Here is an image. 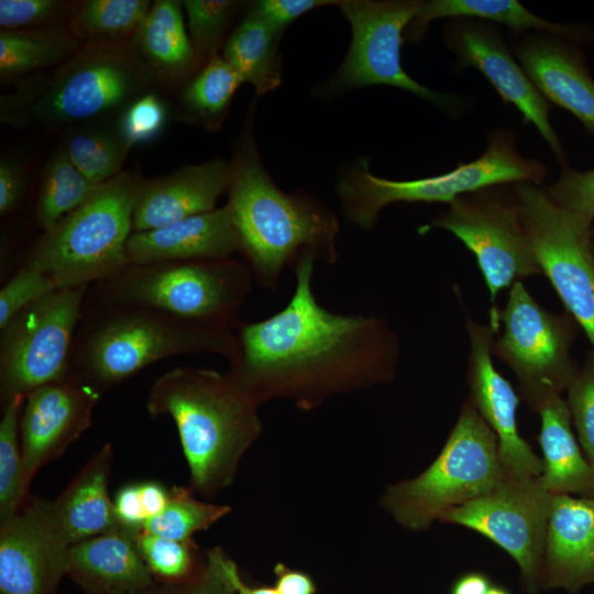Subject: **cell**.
Returning <instances> with one entry per match:
<instances>
[{"label": "cell", "mask_w": 594, "mask_h": 594, "mask_svg": "<svg viewBox=\"0 0 594 594\" xmlns=\"http://www.w3.org/2000/svg\"><path fill=\"white\" fill-rule=\"evenodd\" d=\"M315 263L305 257L294 267L295 289L284 308L234 327L237 350L227 373L258 405L279 398L312 410L333 395L396 377L400 341L391 323L321 306L312 290Z\"/></svg>", "instance_id": "obj_1"}, {"label": "cell", "mask_w": 594, "mask_h": 594, "mask_svg": "<svg viewBox=\"0 0 594 594\" xmlns=\"http://www.w3.org/2000/svg\"><path fill=\"white\" fill-rule=\"evenodd\" d=\"M231 169L227 207L253 280L274 290L287 265L294 268L305 257L337 262L336 213L309 196L286 194L275 185L261 162L251 127L237 146Z\"/></svg>", "instance_id": "obj_2"}, {"label": "cell", "mask_w": 594, "mask_h": 594, "mask_svg": "<svg viewBox=\"0 0 594 594\" xmlns=\"http://www.w3.org/2000/svg\"><path fill=\"white\" fill-rule=\"evenodd\" d=\"M258 406L228 373L191 366L158 376L146 400L152 417L174 420L191 490L204 497L233 483L242 457L263 431Z\"/></svg>", "instance_id": "obj_3"}, {"label": "cell", "mask_w": 594, "mask_h": 594, "mask_svg": "<svg viewBox=\"0 0 594 594\" xmlns=\"http://www.w3.org/2000/svg\"><path fill=\"white\" fill-rule=\"evenodd\" d=\"M235 350L233 328L147 306L85 299L72 349L70 377L102 394L161 360L188 353L230 360Z\"/></svg>", "instance_id": "obj_4"}, {"label": "cell", "mask_w": 594, "mask_h": 594, "mask_svg": "<svg viewBox=\"0 0 594 594\" xmlns=\"http://www.w3.org/2000/svg\"><path fill=\"white\" fill-rule=\"evenodd\" d=\"M143 179L121 172L78 208L44 231L25 265L50 276L57 288L91 286L129 264L127 243Z\"/></svg>", "instance_id": "obj_5"}, {"label": "cell", "mask_w": 594, "mask_h": 594, "mask_svg": "<svg viewBox=\"0 0 594 594\" xmlns=\"http://www.w3.org/2000/svg\"><path fill=\"white\" fill-rule=\"evenodd\" d=\"M252 282L246 264L232 257L130 264L89 286L86 299L147 306L187 320L234 329Z\"/></svg>", "instance_id": "obj_6"}, {"label": "cell", "mask_w": 594, "mask_h": 594, "mask_svg": "<svg viewBox=\"0 0 594 594\" xmlns=\"http://www.w3.org/2000/svg\"><path fill=\"white\" fill-rule=\"evenodd\" d=\"M547 174L546 164L519 153L512 130L498 128L488 135L480 157L460 163L450 172L413 180H389L373 175L363 160L341 174L337 193L345 218L356 227L370 230L381 211L391 204H450L459 196L488 186L540 185Z\"/></svg>", "instance_id": "obj_7"}, {"label": "cell", "mask_w": 594, "mask_h": 594, "mask_svg": "<svg viewBox=\"0 0 594 594\" xmlns=\"http://www.w3.org/2000/svg\"><path fill=\"white\" fill-rule=\"evenodd\" d=\"M505 477L497 439L468 396L435 461L419 475L387 486L381 504L402 527L422 531Z\"/></svg>", "instance_id": "obj_8"}, {"label": "cell", "mask_w": 594, "mask_h": 594, "mask_svg": "<svg viewBox=\"0 0 594 594\" xmlns=\"http://www.w3.org/2000/svg\"><path fill=\"white\" fill-rule=\"evenodd\" d=\"M488 317L503 324L492 354L513 372L520 399L537 413L548 398L562 395L578 370L571 358L579 326L573 317L542 307L522 282L509 288L503 308L492 306Z\"/></svg>", "instance_id": "obj_9"}, {"label": "cell", "mask_w": 594, "mask_h": 594, "mask_svg": "<svg viewBox=\"0 0 594 594\" xmlns=\"http://www.w3.org/2000/svg\"><path fill=\"white\" fill-rule=\"evenodd\" d=\"M420 235L443 229L474 255L490 299L527 277L542 275L525 230L514 184L495 185L459 196Z\"/></svg>", "instance_id": "obj_10"}, {"label": "cell", "mask_w": 594, "mask_h": 594, "mask_svg": "<svg viewBox=\"0 0 594 594\" xmlns=\"http://www.w3.org/2000/svg\"><path fill=\"white\" fill-rule=\"evenodd\" d=\"M89 286L57 288L0 329L2 403L70 377V355Z\"/></svg>", "instance_id": "obj_11"}, {"label": "cell", "mask_w": 594, "mask_h": 594, "mask_svg": "<svg viewBox=\"0 0 594 594\" xmlns=\"http://www.w3.org/2000/svg\"><path fill=\"white\" fill-rule=\"evenodd\" d=\"M514 189L542 275L594 352L593 224L554 204L540 185L516 183Z\"/></svg>", "instance_id": "obj_12"}, {"label": "cell", "mask_w": 594, "mask_h": 594, "mask_svg": "<svg viewBox=\"0 0 594 594\" xmlns=\"http://www.w3.org/2000/svg\"><path fill=\"white\" fill-rule=\"evenodd\" d=\"M150 80L129 43L86 44L62 64L34 99L31 112L51 125L121 113L146 94Z\"/></svg>", "instance_id": "obj_13"}, {"label": "cell", "mask_w": 594, "mask_h": 594, "mask_svg": "<svg viewBox=\"0 0 594 594\" xmlns=\"http://www.w3.org/2000/svg\"><path fill=\"white\" fill-rule=\"evenodd\" d=\"M338 6L351 25L352 41L326 92L384 85L407 90L447 112L458 111V97L420 85L402 66L404 33L420 0H345Z\"/></svg>", "instance_id": "obj_14"}, {"label": "cell", "mask_w": 594, "mask_h": 594, "mask_svg": "<svg viewBox=\"0 0 594 594\" xmlns=\"http://www.w3.org/2000/svg\"><path fill=\"white\" fill-rule=\"evenodd\" d=\"M551 497L539 477L506 476L485 494L443 513L439 521L490 539L516 562L524 592L538 594Z\"/></svg>", "instance_id": "obj_15"}, {"label": "cell", "mask_w": 594, "mask_h": 594, "mask_svg": "<svg viewBox=\"0 0 594 594\" xmlns=\"http://www.w3.org/2000/svg\"><path fill=\"white\" fill-rule=\"evenodd\" d=\"M444 41L458 65L476 68L502 100L514 105L525 123H532L558 162L568 166L566 154L550 122V105L506 45L499 29L474 19H451L443 28Z\"/></svg>", "instance_id": "obj_16"}, {"label": "cell", "mask_w": 594, "mask_h": 594, "mask_svg": "<svg viewBox=\"0 0 594 594\" xmlns=\"http://www.w3.org/2000/svg\"><path fill=\"white\" fill-rule=\"evenodd\" d=\"M469 338L466 382L469 397L497 439L504 473L513 479H535L542 472L541 458L520 436L517 409L520 397L493 363L492 344L498 331L465 316Z\"/></svg>", "instance_id": "obj_17"}, {"label": "cell", "mask_w": 594, "mask_h": 594, "mask_svg": "<svg viewBox=\"0 0 594 594\" xmlns=\"http://www.w3.org/2000/svg\"><path fill=\"white\" fill-rule=\"evenodd\" d=\"M101 393L73 377L26 395L20 417L22 479L25 490L36 472L59 458L91 425Z\"/></svg>", "instance_id": "obj_18"}, {"label": "cell", "mask_w": 594, "mask_h": 594, "mask_svg": "<svg viewBox=\"0 0 594 594\" xmlns=\"http://www.w3.org/2000/svg\"><path fill=\"white\" fill-rule=\"evenodd\" d=\"M68 547L33 499L0 528V593L52 594L66 574Z\"/></svg>", "instance_id": "obj_19"}, {"label": "cell", "mask_w": 594, "mask_h": 594, "mask_svg": "<svg viewBox=\"0 0 594 594\" xmlns=\"http://www.w3.org/2000/svg\"><path fill=\"white\" fill-rule=\"evenodd\" d=\"M512 47L541 95L572 113L594 138V78L578 44L549 33L527 32L514 33Z\"/></svg>", "instance_id": "obj_20"}, {"label": "cell", "mask_w": 594, "mask_h": 594, "mask_svg": "<svg viewBox=\"0 0 594 594\" xmlns=\"http://www.w3.org/2000/svg\"><path fill=\"white\" fill-rule=\"evenodd\" d=\"M231 179V163L215 158L143 180L133 209L132 229L147 231L212 211L219 197L229 190Z\"/></svg>", "instance_id": "obj_21"}, {"label": "cell", "mask_w": 594, "mask_h": 594, "mask_svg": "<svg viewBox=\"0 0 594 594\" xmlns=\"http://www.w3.org/2000/svg\"><path fill=\"white\" fill-rule=\"evenodd\" d=\"M594 583V499L553 494L541 590L578 593Z\"/></svg>", "instance_id": "obj_22"}, {"label": "cell", "mask_w": 594, "mask_h": 594, "mask_svg": "<svg viewBox=\"0 0 594 594\" xmlns=\"http://www.w3.org/2000/svg\"><path fill=\"white\" fill-rule=\"evenodd\" d=\"M240 240L227 205L174 223L131 233L129 264L221 260L240 252Z\"/></svg>", "instance_id": "obj_23"}, {"label": "cell", "mask_w": 594, "mask_h": 594, "mask_svg": "<svg viewBox=\"0 0 594 594\" xmlns=\"http://www.w3.org/2000/svg\"><path fill=\"white\" fill-rule=\"evenodd\" d=\"M110 443L99 449L55 501H44L45 516L66 547L120 527L108 493Z\"/></svg>", "instance_id": "obj_24"}, {"label": "cell", "mask_w": 594, "mask_h": 594, "mask_svg": "<svg viewBox=\"0 0 594 594\" xmlns=\"http://www.w3.org/2000/svg\"><path fill=\"white\" fill-rule=\"evenodd\" d=\"M132 532L122 527L69 547L66 574L99 594H128L154 586Z\"/></svg>", "instance_id": "obj_25"}, {"label": "cell", "mask_w": 594, "mask_h": 594, "mask_svg": "<svg viewBox=\"0 0 594 594\" xmlns=\"http://www.w3.org/2000/svg\"><path fill=\"white\" fill-rule=\"evenodd\" d=\"M182 7L175 0L154 1L129 42L147 77L165 86L177 85L198 68Z\"/></svg>", "instance_id": "obj_26"}, {"label": "cell", "mask_w": 594, "mask_h": 594, "mask_svg": "<svg viewBox=\"0 0 594 594\" xmlns=\"http://www.w3.org/2000/svg\"><path fill=\"white\" fill-rule=\"evenodd\" d=\"M537 414L540 417L541 484L552 495L594 499V466L579 443L565 398L562 395L548 398Z\"/></svg>", "instance_id": "obj_27"}, {"label": "cell", "mask_w": 594, "mask_h": 594, "mask_svg": "<svg viewBox=\"0 0 594 594\" xmlns=\"http://www.w3.org/2000/svg\"><path fill=\"white\" fill-rule=\"evenodd\" d=\"M474 19L501 24L516 34L542 32L561 36L578 45L593 44L594 30L583 24H560L546 20L516 0H429L405 31L404 40L419 41L428 24L437 19Z\"/></svg>", "instance_id": "obj_28"}, {"label": "cell", "mask_w": 594, "mask_h": 594, "mask_svg": "<svg viewBox=\"0 0 594 594\" xmlns=\"http://www.w3.org/2000/svg\"><path fill=\"white\" fill-rule=\"evenodd\" d=\"M279 33L261 20L246 14L223 44L222 57L257 96L267 94L282 82Z\"/></svg>", "instance_id": "obj_29"}, {"label": "cell", "mask_w": 594, "mask_h": 594, "mask_svg": "<svg viewBox=\"0 0 594 594\" xmlns=\"http://www.w3.org/2000/svg\"><path fill=\"white\" fill-rule=\"evenodd\" d=\"M82 44L64 25L1 30L0 77L11 80L29 73L64 63L76 54Z\"/></svg>", "instance_id": "obj_30"}, {"label": "cell", "mask_w": 594, "mask_h": 594, "mask_svg": "<svg viewBox=\"0 0 594 594\" xmlns=\"http://www.w3.org/2000/svg\"><path fill=\"white\" fill-rule=\"evenodd\" d=\"M147 0H86L73 4L69 30L86 44L129 43L151 8Z\"/></svg>", "instance_id": "obj_31"}, {"label": "cell", "mask_w": 594, "mask_h": 594, "mask_svg": "<svg viewBox=\"0 0 594 594\" xmlns=\"http://www.w3.org/2000/svg\"><path fill=\"white\" fill-rule=\"evenodd\" d=\"M244 84L237 70L216 55L188 82L180 96L185 117L207 129H218L238 88Z\"/></svg>", "instance_id": "obj_32"}, {"label": "cell", "mask_w": 594, "mask_h": 594, "mask_svg": "<svg viewBox=\"0 0 594 594\" xmlns=\"http://www.w3.org/2000/svg\"><path fill=\"white\" fill-rule=\"evenodd\" d=\"M130 147L118 125L73 130L62 146L76 168L95 185L107 183L121 173Z\"/></svg>", "instance_id": "obj_33"}, {"label": "cell", "mask_w": 594, "mask_h": 594, "mask_svg": "<svg viewBox=\"0 0 594 594\" xmlns=\"http://www.w3.org/2000/svg\"><path fill=\"white\" fill-rule=\"evenodd\" d=\"M99 186L88 180L61 147L51 156L42 174L35 207L38 226L43 231L51 229L82 205Z\"/></svg>", "instance_id": "obj_34"}, {"label": "cell", "mask_w": 594, "mask_h": 594, "mask_svg": "<svg viewBox=\"0 0 594 594\" xmlns=\"http://www.w3.org/2000/svg\"><path fill=\"white\" fill-rule=\"evenodd\" d=\"M25 397L3 402L0 420V521L13 518L22 508L28 491L22 479L20 417Z\"/></svg>", "instance_id": "obj_35"}, {"label": "cell", "mask_w": 594, "mask_h": 594, "mask_svg": "<svg viewBox=\"0 0 594 594\" xmlns=\"http://www.w3.org/2000/svg\"><path fill=\"white\" fill-rule=\"evenodd\" d=\"M230 510L227 505L198 501L191 488L173 486L164 510L148 520L142 531L175 540H190L196 532L207 530Z\"/></svg>", "instance_id": "obj_36"}, {"label": "cell", "mask_w": 594, "mask_h": 594, "mask_svg": "<svg viewBox=\"0 0 594 594\" xmlns=\"http://www.w3.org/2000/svg\"><path fill=\"white\" fill-rule=\"evenodd\" d=\"M135 543L152 576L166 584L184 585L201 571L199 549L193 539L175 540L145 531H139Z\"/></svg>", "instance_id": "obj_37"}, {"label": "cell", "mask_w": 594, "mask_h": 594, "mask_svg": "<svg viewBox=\"0 0 594 594\" xmlns=\"http://www.w3.org/2000/svg\"><path fill=\"white\" fill-rule=\"evenodd\" d=\"M241 4L230 0L183 1L198 67L218 55L226 30Z\"/></svg>", "instance_id": "obj_38"}, {"label": "cell", "mask_w": 594, "mask_h": 594, "mask_svg": "<svg viewBox=\"0 0 594 594\" xmlns=\"http://www.w3.org/2000/svg\"><path fill=\"white\" fill-rule=\"evenodd\" d=\"M566 405L579 443L594 466V352L591 350L566 391Z\"/></svg>", "instance_id": "obj_39"}, {"label": "cell", "mask_w": 594, "mask_h": 594, "mask_svg": "<svg viewBox=\"0 0 594 594\" xmlns=\"http://www.w3.org/2000/svg\"><path fill=\"white\" fill-rule=\"evenodd\" d=\"M542 187L554 204L593 224L594 168L576 170L568 165L554 182Z\"/></svg>", "instance_id": "obj_40"}, {"label": "cell", "mask_w": 594, "mask_h": 594, "mask_svg": "<svg viewBox=\"0 0 594 594\" xmlns=\"http://www.w3.org/2000/svg\"><path fill=\"white\" fill-rule=\"evenodd\" d=\"M55 289L50 276L24 264L0 290V329L21 310Z\"/></svg>", "instance_id": "obj_41"}, {"label": "cell", "mask_w": 594, "mask_h": 594, "mask_svg": "<svg viewBox=\"0 0 594 594\" xmlns=\"http://www.w3.org/2000/svg\"><path fill=\"white\" fill-rule=\"evenodd\" d=\"M167 110L163 100L146 92L133 100L121 113L118 129L130 146L155 139L163 130Z\"/></svg>", "instance_id": "obj_42"}, {"label": "cell", "mask_w": 594, "mask_h": 594, "mask_svg": "<svg viewBox=\"0 0 594 594\" xmlns=\"http://www.w3.org/2000/svg\"><path fill=\"white\" fill-rule=\"evenodd\" d=\"M73 4L57 0H1L2 30H26L58 26V21L70 15Z\"/></svg>", "instance_id": "obj_43"}, {"label": "cell", "mask_w": 594, "mask_h": 594, "mask_svg": "<svg viewBox=\"0 0 594 594\" xmlns=\"http://www.w3.org/2000/svg\"><path fill=\"white\" fill-rule=\"evenodd\" d=\"M337 2L329 0H261L251 6L248 14L283 33L288 24L306 12Z\"/></svg>", "instance_id": "obj_44"}, {"label": "cell", "mask_w": 594, "mask_h": 594, "mask_svg": "<svg viewBox=\"0 0 594 594\" xmlns=\"http://www.w3.org/2000/svg\"><path fill=\"white\" fill-rule=\"evenodd\" d=\"M228 560L220 547L209 550L201 571L185 584L183 594H237L228 573Z\"/></svg>", "instance_id": "obj_45"}, {"label": "cell", "mask_w": 594, "mask_h": 594, "mask_svg": "<svg viewBox=\"0 0 594 594\" xmlns=\"http://www.w3.org/2000/svg\"><path fill=\"white\" fill-rule=\"evenodd\" d=\"M113 508L120 527L132 532L141 531L147 521L139 483L122 486L114 496Z\"/></svg>", "instance_id": "obj_46"}, {"label": "cell", "mask_w": 594, "mask_h": 594, "mask_svg": "<svg viewBox=\"0 0 594 594\" xmlns=\"http://www.w3.org/2000/svg\"><path fill=\"white\" fill-rule=\"evenodd\" d=\"M23 188V173L18 163L2 157L0 162V215L2 217L18 206Z\"/></svg>", "instance_id": "obj_47"}, {"label": "cell", "mask_w": 594, "mask_h": 594, "mask_svg": "<svg viewBox=\"0 0 594 594\" xmlns=\"http://www.w3.org/2000/svg\"><path fill=\"white\" fill-rule=\"evenodd\" d=\"M274 586L279 594H316L314 580L302 571L277 563L274 568Z\"/></svg>", "instance_id": "obj_48"}, {"label": "cell", "mask_w": 594, "mask_h": 594, "mask_svg": "<svg viewBox=\"0 0 594 594\" xmlns=\"http://www.w3.org/2000/svg\"><path fill=\"white\" fill-rule=\"evenodd\" d=\"M139 484L144 513L148 521L164 510L169 499V491L155 481H145Z\"/></svg>", "instance_id": "obj_49"}, {"label": "cell", "mask_w": 594, "mask_h": 594, "mask_svg": "<svg viewBox=\"0 0 594 594\" xmlns=\"http://www.w3.org/2000/svg\"><path fill=\"white\" fill-rule=\"evenodd\" d=\"M493 582L483 571L471 570L460 574L451 584L449 594H486Z\"/></svg>", "instance_id": "obj_50"}, {"label": "cell", "mask_w": 594, "mask_h": 594, "mask_svg": "<svg viewBox=\"0 0 594 594\" xmlns=\"http://www.w3.org/2000/svg\"><path fill=\"white\" fill-rule=\"evenodd\" d=\"M227 568L237 594H279L275 586H251L244 583L240 576L237 564L231 559L228 560Z\"/></svg>", "instance_id": "obj_51"}, {"label": "cell", "mask_w": 594, "mask_h": 594, "mask_svg": "<svg viewBox=\"0 0 594 594\" xmlns=\"http://www.w3.org/2000/svg\"><path fill=\"white\" fill-rule=\"evenodd\" d=\"M184 585H170L166 584L163 586H152L146 590L128 593V594H183L184 592Z\"/></svg>", "instance_id": "obj_52"}, {"label": "cell", "mask_w": 594, "mask_h": 594, "mask_svg": "<svg viewBox=\"0 0 594 594\" xmlns=\"http://www.w3.org/2000/svg\"><path fill=\"white\" fill-rule=\"evenodd\" d=\"M486 594H513L510 590L502 584L493 583Z\"/></svg>", "instance_id": "obj_53"}, {"label": "cell", "mask_w": 594, "mask_h": 594, "mask_svg": "<svg viewBox=\"0 0 594 594\" xmlns=\"http://www.w3.org/2000/svg\"><path fill=\"white\" fill-rule=\"evenodd\" d=\"M592 243H593V248H594V228L592 229Z\"/></svg>", "instance_id": "obj_54"}]
</instances>
